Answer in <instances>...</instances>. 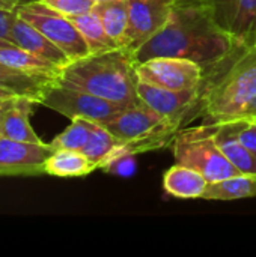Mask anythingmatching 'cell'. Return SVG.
Returning a JSON list of instances; mask_svg holds the SVG:
<instances>
[{
    "mask_svg": "<svg viewBox=\"0 0 256 257\" xmlns=\"http://www.w3.org/2000/svg\"><path fill=\"white\" fill-rule=\"evenodd\" d=\"M202 68L196 119L217 123L238 117L256 96V41L232 42L223 56Z\"/></svg>",
    "mask_w": 256,
    "mask_h": 257,
    "instance_id": "6da1fadb",
    "label": "cell"
},
{
    "mask_svg": "<svg viewBox=\"0 0 256 257\" xmlns=\"http://www.w3.org/2000/svg\"><path fill=\"white\" fill-rule=\"evenodd\" d=\"M232 42L202 6L177 0L166 26L133 54L136 63L154 57H184L205 66L223 56Z\"/></svg>",
    "mask_w": 256,
    "mask_h": 257,
    "instance_id": "7a4b0ae2",
    "label": "cell"
},
{
    "mask_svg": "<svg viewBox=\"0 0 256 257\" xmlns=\"http://www.w3.org/2000/svg\"><path fill=\"white\" fill-rule=\"evenodd\" d=\"M136 66L133 51L116 47L69 62L62 69L59 83L122 105H133L140 102Z\"/></svg>",
    "mask_w": 256,
    "mask_h": 257,
    "instance_id": "3957f363",
    "label": "cell"
},
{
    "mask_svg": "<svg viewBox=\"0 0 256 257\" xmlns=\"http://www.w3.org/2000/svg\"><path fill=\"white\" fill-rule=\"evenodd\" d=\"M122 145L124 155H139L172 145L180 126L143 102L125 107L113 119L103 123Z\"/></svg>",
    "mask_w": 256,
    "mask_h": 257,
    "instance_id": "277c9868",
    "label": "cell"
},
{
    "mask_svg": "<svg viewBox=\"0 0 256 257\" xmlns=\"http://www.w3.org/2000/svg\"><path fill=\"white\" fill-rule=\"evenodd\" d=\"M216 123L205 122L196 126L189 125L175 134L170 145L175 161L201 172L208 182L240 175L219 148L216 142Z\"/></svg>",
    "mask_w": 256,
    "mask_h": 257,
    "instance_id": "5b68a950",
    "label": "cell"
},
{
    "mask_svg": "<svg viewBox=\"0 0 256 257\" xmlns=\"http://www.w3.org/2000/svg\"><path fill=\"white\" fill-rule=\"evenodd\" d=\"M15 12L57 45L71 62L89 54V48L71 18L54 11L41 0L20 5Z\"/></svg>",
    "mask_w": 256,
    "mask_h": 257,
    "instance_id": "8992f818",
    "label": "cell"
},
{
    "mask_svg": "<svg viewBox=\"0 0 256 257\" xmlns=\"http://www.w3.org/2000/svg\"><path fill=\"white\" fill-rule=\"evenodd\" d=\"M39 104L54 110L56 113L63 114L71 120L75 117H84L101 125L109 122L125 107H128L100 98L89 92L60 84L59 81L45 92Z\"/></svg>",
    "mask_w": 256,
    "mask_h": 257,
    "instance_id": "52a82bcc",
    "label": "cell"
},
{
    "mask_svg": "<svg viewBox=\"0 0 256 257\" xmlns=\"http://www.w3.org/2000/svg\"><path fill=\"white\" fill-rule=\"evenodd\" d=\"M202 6L234 42L256 41V0H181Z\"/></svg>",
    "mask_w": 256,
    "mask_h": 257,
    "instance_id": "ba28073f",
    "label": "cell"
},
{
    "mask_svg": "<svg viewBox=\"0 0 256 257\" xmlns=\"http://www.w3.org/2000/svg\"><path fill=\"white\" fill-rule=\"evenodd\" d=\"M137 78L172 90H193L202 80V65L184 57H154L136 66Z\"/></svg>",
    "mask_w": 256,
    "mask_h": 257,
    "instance_id": "9c48e42d",
    "label": "cell"
},
{
    "mask_svg": "<svg viewBox=\"0 0 256 257\" xmlns=\"http://www.w3.org/2000/svg\"><path fill=\"white\" fill-rule=\"evenodd\" d=\"M128 29L124 47L136 51L169 21L177 0H128Z\"/></svg>",
    "mask_w": 256,
    "mask_h": 257,
    "instance_id": "30bf717a",
    "label": "cell"
},
{
    "mask_svg": "<svg viewBox=\"0 0 256 257\" xmlns=\"http://www.w3.org/2000/svg\"><path fill=\"white\" fill-rule=\"evenodd\" d=\"M54 152L50 143H30L0 136V176H39Z\"/></svg>",
    "mask_w": 256,
    "mask_h": 257,
    "instance_id": "8fae6325",
    "label": "cell"
},
{
    "mask_svg": "<svg viewBox=\"0 0 256 257\" xmlns=\"http://www.w3.org/2000/svg\"><path fill=\"white\" fill-rule=\"evenodd\" d=\"M244 122L246 119L243 117H234L223 122H217L216 142L225 157L240 173H256V158L240 139V133Z\"/></svg>",
    "mask_w": 256,
    "mask_h": 257,
    "instance_id": "7c38bea8",
    "label": "cell"
},
{
    "mask_svg": "<svg viewBox=\"0 0 256 257\" xmlns=\"http://www.w3.org/2000/svg\"><path fill=\"white\" fill-rule=\"evenodd\" d=\"M11 38L12 44L45 59L53 62L54 65L60 66L62 69L71 62L69 57L57 47L54 45L48 38H45L36 27H33L30 23L23 20L21 17H15L11 29Z\"/></svg>",
    "mask_w": 256,
    "mask_h": 257,
    "instance_id": "4fadbf2b",
    "label": "cell"
},
{
    "mask_svg": "<svg viewBox=\"0 0 256 257\" xmlns=\"http://www.w3.org/2000/svg\"><path fill=\"white\" fill-rule=\"evenodd\" d=\"M36 102L26 96H17L5 110L0 119V136L20 142L41 143L35 130L30 125V113Z\"/></svg>",
    "mask_w": 256,
    "mask_h": 257,
    "instance_id": "5bb4252c",
    "label": "cell"
},
{
    "mask_svg": "<svg viewBox=\"0 0 256 257\" xmlns=\"http://www.w3.org/2000/svg\"><path fill=\"white\" fill-rule=\"evenodd\" d=\"M208 184V179L201 172L178 163L167 169L163 176L166 194L183 200L202 199Z\"/></svg>",
    "mask_w": 256,
    "mask_h": 257,
    "instance_id": "9a60e30c",
    "label": "cell"
},
{
    "mask_svg": "<svg viewBox=\"0 0 256 257\" xmlns=\"http://www.w3.org/2000/svg\"><path fill=\"white\" fill-rule=\"evenodd\" d=\"M54 83H57V80L27 74L0 60V89L12 92L17 96H26L39 104L45 92Z\"/></svg>",
    "mask_w": 256,
    "mask_h": 257,
    "instance_id": "2e32d148",
    "label": "cell"
},
{
    "mask_svg": "<svg viewBox=\"0 0 256 257\" xmlns=\"http://www.w3.org/2000/svg\"><path fill=\"white\" fill-rule=\"evenodd\" d=\"M0 60L32 75H39L45 77L50 80H57L60 78L62 68L54 65L50 60H45L15 44H9L6 47L0 48Z\"/></svg>",
    "mask_w": 256,
    "mask_h": 257,
    "instance_id": "e0dca14e",
    "label": "cell"
},
{
    "mask_svg": "<svg viewBox=\"0 0 256 257\" xmlns=\"http://www.w3.org/2000/svg\"><path fill=\"white\" fill-rule=\"evenodd\" d=\"M122 148L124 145L106 126L95 122L81 152L97 169H104L107 164L122 157Z\"/></svg>",
    "mask_w": 256,
    "mask_h": 257,
    "instance_id": "ac0fdd59",
    "label": "cell"
},
{
    "mask_svg": "<svg viewBox=\"0 0 256 257\" xmlns=\"http://www.w3.org/2000/svg\"><path fill=\"white\" fill-rule=\"evenodd\" d=\"M97 167L81 151L54 149L44 163V175L57 178H83L91 175Z\"/></svg>",
    "mask_w": 256,
    "mask_h": 257,
    "instance_id": "d6986e66",
    "label": "cell"
},
{
    "mask_svg": "<svg viewBox=\"0 0 256 257\" xmlns=\"http://www.w3.org/2000/svg\"><path fill=\"white\" fill-rule=\"evenodd\" d=\"M256 197V173H240L226 179L210 182L202 199L205 200H241Z\"/></svg>",
    "mask_w": 256,
    "mask_h": 257,
    "instance_id": "ffe728a7",
    "label": "cell"
},
{
    "mask_svg": "<svg viewBox=\"0 0 256 257\" xmlns=\"http://www.w3.org/2000/svg\"><path fill=\"white\" fill-rule=\"evenodd\" d=\"M128 0H106L95 3L94 6V11L101 18L106 32L118 47H124L125 42L128 29Z\"/></svg>",
    "mask_w": 256,
    "mask_h": 257,
    "instance_id": "44dd1931",
    "label": "cell"
},
{
    "mask_svg": "<svg viewBox=\"0 0 256 257\" xmlns=\"http://www.w3.org/2000/svg\"><path fill=\"white\" fill-rule=\"evenodd\" d=\"M68 18H71V21L75 24V27L81 33V36L89 48V54L103 53V51L118 47L116 42L106 32L101 18L98 17V14L94 9L89 12H84L81 15L68 17Z\"/></svg>",
    "mask_w": 256,
    "mask_h": 257,
    "instance_id": "7402d4cb",
    "label": "cell"
},
{
    "mask_svg": "<svg viewBox=\"0 0 256 257\" xmlns=\"http://www.w3.org/2000/svg\"><path fill=\"white\" fill-rule=\"evenodd\" d=\"M92 120L84 119V117H75L71 120V125L66 126L60 134H57L50 145L54 149H74V151H81L83 146L86 145L91 131L94 128Z\"/></svg>",
    "mask_w": 256,
    "mask_h": 257,
    "instance_id": "603a6c76",
    "label": "cell"
},
{
    "mask_svg": "<svg viewBox=\"0 0 256 257\" xmlns=\"http://www.w3.org/2000/svg\"><path fill=\"white\" fill-rule=\"evenodd\" d=\"M54 11L63 14L65 17H75L94 9V0H41Z\"/></svg>",
    "mask_w": 256,
    "mask_h": 257,
    "instance_id": "cb8c5ba5",
    "label": "cell"
},
{
    "mask_svg": "<svg viewBox=\"0 0 256 257\" xmlns=\"http://www.w3.org/2000/svg\"><path fill=\"white\" fill-rule=\"evenodd\" d=\"M136 169L134 164V155H124L115 161H112L110 164H107L103 170L110 172L113 175H122V176H128L133 173V170Z\"/></svg>",
    "mask_w": 256,
    "mask_h": 257,
    "instance_id": "d4e9b609",
    "label": "cell"
},
{
    "mask_svg": "<svg viewBox=\"0 0 256 257\" xmlns=\"http://www.w3.org/2000/svg\"><path fill=\"white\" fill-rule=\"evenodd\" d=\"M240 139L244 143V146L250 151V154L256 158V122L246 120L241 133H240Z\"/></svg>",
    "mask_w": 256,
    "mask_h": 257,
    "instance_id": "484cf974",
    "label": "cell"
},
{
    "mask_svg": "<svg viewBox=\"0 0 256 257\" xmlns=\"http://www.w3.org/2000/svg\"><path fill=\"white\" fill-rule=\"evenodd\" d=\"M17 17V12L14 9H6V8H0V38L12 42L11 38V29H12V23Z\"/></svg>",
    "mask_w": 256,
    "mask_h": 257,
    "instance_id": "4316f807",
    "label": "cell"
},
{
    "mask_svg": "<svg viewBox=\"0 0 256 257\" xmlns=\"http://www.w3.org/2000/svg\"><path fill=\"white\" fill-rule=\"evenodd\" d=\"M238 117H243L250 122H256V96L249 102V105L243 110V113Z\"/></svg>",
    "mask_w": 256,
    "mask_h": 257,
    "instance_id": "83f0119b",
    "label": "cell"
},
{
    "mask_svg": "<svg viewBox=\"0 0 256 257\" xmlns=\"http://www.w3.org/2000/svg\"><path fill=\"white\" fill-rule=\"evenodd\" d=\"M14 98H17V95H14L12 92H8L5 89H0V101H9Z\"/></svg>",
    "mask_w": 256,
    "mask_h": 257,
    "instance_id": "f1b7e54d",
    "label": "cell"
},
{
    "mask_svg": "<svg viewBox=\"0 0 256 257\" xmlns=\"http://www.w3.org/2000/svg\"><path fill=\"white\" fill-rule=\"evenodd\" d=\"M0 8H6V9H17V5L9 2V0H0Z\"/></svg>",
    "mask_w": 256,
    "mask_h": 257,
    "instance_id": "f546056e",
    "label": "cell"
},
{
    "mask_svg": "<svg viewBox=\"0 0 256 257\" xmlns=\"http://www.w3.org/2000/svg\"><path fill=\"white\" fill-rule=\"evenodd\" d=\"M14 99H15V98H14ZM14 99H9V101H0V119H2V116H3V113H5V110L11 105V102H12Z\"/></svg>",
    "mask_w": 256,
    "mask_h": 257,
    "instance_id": "4dcf8cb0",
    "label": "cell"
},
{
    "mask_svg": "<svg viewBox=\"0 0 256 257\" xmlns=\"http://www.w3.org/2000/svg\"><path fill=\"white\" fill-rule=\"evenodd\" d=\"M9 2H12L17 6H20V5H26V3H30V2H36V0H9Z\"/></svg>",
    "mask_w": 256,
    "mask_h": 257,
    "instance_id": "1f68e13d",
    "label": "cell"
},
{
    "mask_svg": "<svg viewBox=\"0 0 256 257\" xmlns=\"http://www.w3.org/2000/svg\"><path fill=\"white\" fill-rule=\"evenodd\" d=\"M9 44H12V42H9V41H6V39L0 38V48H2V47H6V45H9Z\"/></svg>",
    "mask_w": 256,
    "mask_h": 257,
    "instance_id": "d6a6232c",
    "label": "cell"
},
{
    "mask_svg": "<svg viewBox=\"0 0 256 257\" xmlns=\"http://www.w3.org/2000/svg\"><path fill=\"white\" fill-rule=\"evenodd\" d=\"M95 3H100V2H106V0H94Z\"/></svg>",
    "mask_w": 256,
    "mask_h": 257,
    "instance_id": "836d02e7",
    "label": "cell"
}]
</instances>
